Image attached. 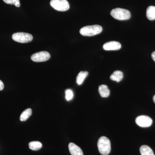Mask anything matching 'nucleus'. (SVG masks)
<instances>
[{
  "label": "nucleus",
  "instance_id": "1",
  "mask_svg": "<svg viewBox=\"0 0 155 155\" xmlns=\"http://www.w3.org/2000/svg\"><path fill=\"white\" fill-rule=\"evenodd\" d=\"M97 147L101 154L108 155L111 151V143L110 140L106 137H101L98 141Z\"/></svg>",
  "mask_w": 155,
  "mask_h": 155
},
{
  "label": "nucleus",
  "instance_id": "2",
  "mask_svg": "<svg viewBox=\"0 0 155 155\" xmlns=\"http://www.w3.org/2000/svg\"><path fill=\"white\" fill-rule=\"evenodd\" d=\"M102 29V27L100 25H88L81 28L80 33L84 36H94L101 33Z\"/></svg>",
  "mask_w": 155,
  "mask_h": 155
},
{
  "label": "nucleus",
  "instance_id": "3",
  "mask_svg": "<svg viewBox=\"0 0 155 155\" xmlns=\"http://www.w3.org/2000/svg\"><path fill=\"white\" fill-rule=\"evenodd\" d=\"M110 14L114 18L119 20H127L130 19L131 16L130 11L120 8L113 9L111 11Z\"/></svg>",
  "mask_w": 155,
  "mask_h": 155
},
{
  "label": "nucleus",
  "instance_id": "4",
  "mask_svg": "<svg viewBox=\"0 0 155 155\" xmlns=\"http://www.w3.org/2000/svg\"><path fill=\"white\" fill-rule=\"evenodd\" d=\"M50 5L59 11H66L69 9V4L67 0H51Z\"/></svg>",
  "mask_w": 155,
  "mask_h": 155
},
{
  "label": "nucleus",
  "instance_id": "5",
  "mask_svg": "<svg viewBox=\"0 0 155 155\" xmlns=\"http://www.w3.org/2000/svg\"><path fill=\"white\" fill-rule=\"evenodd\" d=\"M12 39L14 41L21 43H26L31 41L33 36L31 34L25 32H17L12 35Z\"/></svg>",
  "mask_w": 155,
  "mask_h": 155
},
{
  "label": "nucleus",
  "instance_id": "6",
  "mask_svg": "<svg viewBox=\"0 0 155 155\" xmlns=\"http://www.w3.org/2000/svg\"><path fill=\"white\" fill-rule=\"evenodd\" d=\"M51 58L49 53L47 51H40L32 55L31 59L34 62H42L48 61Z\"/></svg>",
  "mask_w": 155,
  "mask_h": 155
},
{
  "label": "nucleus",
  "instance_id": "7",
  "mask_svg": "<svg viewBox=\"0 0 155 155\" xmlns=\"http://www.w3.org/2000/svg\"><path fill=\"white\" fill-rule=\"evenodd\" d=\"M135 122L140 127H149L152 125L153 120L150 117L147 116H140L137 117Z\"/></svg>",
  "mask_w": 155,
  "mask_h": 155
},
{
  "label": "nucleus",
  "instance_id": "8",
  "mask_svg": "<svg viewBox=\"0 0 155 155\" xmlns=\"http://www.w3.org/2000/svg\"><path fill=\"white\" fill-rule=\"evenodd\" d=\"M121 45L119 42L111 41L108 42L103 45V48L105 51H117L121 48Z\"/></svg>",
  "mask_w": 155,
  "mask_h": 155
},
{
  "label": "nucleus",
  "instance_id": "9",
  "mask_svg": "<svg viewBox=\"0 0 155 155\" xmlns=\"http://www.w3.org/2000/svg\"><path fill=\"white\" fill-rule=\"evenodd\" d=\"M69 149L71 155H84L81 149L73 143H69Z\"/></svg>",
  "mask_w": 155,
  "mask_h": 155
},
{
  "label": "nucleus",
  "instance_id": "10",
  "mask_svg": "<svg viewBox=\"0 0 155 155\" xmlns=\"http://www.w3.org/2000/svg\"><path fill=\"white\" fill-rule=\"evenodd\" d=\"M99 92L102 97H107L110 95V90L107 86L102 84L99 87Z\"/></svg>",
  "mask_w": 155,
  "mask_h": 155
},
{
  "label": "nucleus",
  "instance_id": "11",
  "mask_svg": "<svg viewBox=\"0 0 155 155\" xmlns=\"http://www.w3.org/2000/svg\"><path fill=\"white\" fill-rule=\"evenodd\" d=\"M123 78V73L121 71L117 70V71H115L111 75L110 78L111 80L119 82L122 80Z\"/></svg>",
  "mask_w": 155,
  "mask_h": 155
},
{
  "label": "nucleus",
  "instance_id": "12",
  "mask_svg": "<svg viewBox=\"0 0 155 155\" xmlns=\"http://www.w3.org/2000/svg\"><path fill=\"white\" fill-rule=\"evenodd\" d=\"M147 17L150 20L155 19V7L149 6L147 10Z\"/></svg>",
  "mask_w": 155,
  "mask_h": 155
},
{
  "label": "nucleus",
  "instance_id": "13",
  "mask_svg": "<svg viewBox=\"0 0 155 155\" xmlns=\"http://www.w3.org/2000/svg\"><path fill=\"white\" fill-rule=\"evenodd\" d=\"M140 151L141 155H154L153 150L147 145L142 146Z\"/></svg>",
  "mask_w": 155,
  "mask_h": 155
},
{
  "label": "nucleus",
  "instance_id": "14",
  "mask_svg": "<svg viewBox=\"0 0 155 155\" xmlns=\"http://www.w3.org/2000/svg\"><path fill=\"white\" fill-rule=\"evenodd\" d=\"M88 72L86 71H81L78 73L76 78V82L78 85H81L83 83L84 81L88 75Z\"/></svg>",
  "mask_w": 155,
  "mask_h": 155
},
{
  "label": "nucleus",
  "instance_id": "15",
  "mask_svg": "<svg viewBox=\"0 0 155 155\" xmlns=\"http://www.w3.org/2000/svg\"><path fill=\"white\" fill-rule=\"evenodd\" d=\"M31 114H32V111H31V109L28 108V109H26L25 110L23 111L21 115H20V121H22V122L26 121L31 116Z\"/></svg>",
  "mask_w": 155,
  "mask_h": 155
},
{
  "label": "nucleus",
  "instance_id": "16",
  "mask_svg": "<svg viewBox=\"0 0 155 155\" xmlns=\"http://www.w3.org/2000/svg\"><path fill=\"white\" fill-rule=\"evenodd\" d=\"M28 145L31 150L34 151L38 150L41 149L42 147L41 143L39 141L31 142L28 144Z\"/></svg>",
  "mask_w": 155,
  "mask_h": 155
},
{
  "label": "nucleus",
  "instance_id": "17",
  "mask_svg": "<svg viewBox=\"0 0 155 155\" xmlns=\"http://www.w3.org/2000/svg\"><path fill=\"white\" fill-rule=\"evenodd\" d=\"M66 94V99L67 101H69L73 99L74 94L72 90L67 89L65 91Z\"/></svg>",
  "mask_w": 155,
  "mask_h": 155
},
{
  "label": "nucleus",
  "instance_id": "18",
  "mask_svg": "<svg viewBox=\"0 0 155 155\" xmlns=\"http://www.w3.org/2000/svg\"><path fill=\"white\" fill-rule=\"evenodd\" d=\"M3 1L6 4L13 5L17 7H19L20 6L19 0H3Z\"/></svg>",
  "mask_w": 155,
  "mask_h": 155
},
{
  "label": "nucleus",
  "instance_id": "19",
  "mask_svg": "<svg viewBox=\"0 0 155 155\" xmlns=\"http://www.w3.org/2000/svg\"><path fill=\"white\" fill-rule=\"evenodd\" d=\"M4 88V84L2 81L0 80V91L2 90Z\"/></svg>",
  "mask_w": 155,
  "mask_h": 155
},
{
  "label": "nucleus",
  "instance_id": "20",
  "mask_svg": "<svg viewBox=\"0 0 155 155\" xmlns=\"http://www.w3.org/2000/svg\"><path fill=\"white\" fill-rule=\"evenodd\" d=\"M151 56L153 60L155 62V51L153 52Z\"/></svg>",
  "mask_w": 155,
  "mask_h": 155
},
{
  "label": "nucleus",
  "instance_id": "21",
  "mask_svg": "<svg viewBox=\"0 0 155 155\" xmlns=\"http://www.w3.org/2000/svg\"><path fill=\"white\" fill-rule=\"evenodd\" d=\"M153 100L154 102L155 103V95L153 97Z\"/></svg>",
  "mask_w": 155,
  "mask_h": 155
}]
</instances>
